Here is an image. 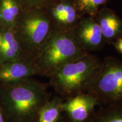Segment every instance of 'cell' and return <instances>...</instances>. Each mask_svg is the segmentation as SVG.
<instances>
[{"instance_id":"1","label":"cell","mask_w":122,"mask_h":122,"mask_svg":"<svg viewBox=\"0 0 122 122\" xmlns=\"http://www.w3.org/2000/svg\"><path fill=\"white\" fill-rule=\"evenodd\" d=\"M49 99L46 85L32 77L0 84V105L7 122H35Z\"/></svg>"},{"instance_id":"2","label":"cell","mask_w":122,"mask_h":122,"mask_svg":"<svg viewBox=\"0 0 122 122\" xmlns=\"http://www.w3.org/2000/svg\"><path fill=\"white\" fill-rule=\"evenodd\" d=\"M76 40L72 30H54L33 59L38 75L50 76L67 64L88 54Z\"/></svg>"},{"instance_id":"3","label":"cell","mask_w":122,"mask_h":122,"mask_svg":"<svg viewBox=\"0 0 122 122\" xmlns=\"http://www.w3.org/2000/svg\"><path fill=\"white\" fill-rule=\"evenodd\" d=\"M101 64L97 56L88 53L58 70L49 77V85L64 99L86 93L97 77Z\"/></svg>"},{"instance_id":"4","label":"cell","mask_w":122,"mask_h":122,"mask_svg":"<svg viewBox=\"0 0 122 122\" xmlns=\"http://www.w3.org/2000/svg\"><path fill=\"white\" fill-rule=\"evenodd\" d=\"M14 30L27 57L33 59L52 33V20L44 9L24 10Z\"/></svg>"},{"instance_id":"5","label":"cell","mask_w":122,"mask_h":122,"mask_svg":"<svg viewBox=\"0 0 122 122\" xmlns=\"http://www.w3.org/2000/svg\"><path fill=\"white\" fill-rule=\"evenodd\" d=\"M87 92L101 105L122 103V61L114 57L102 61L100 71Z\"/></svg>"},{"instance_id":"6","label":"cell","mask_w":122,"mask_h":122,"mask_svg":"<svg viewBox=\"0 0 122 122\" xmlns=\"http://www.w3.org/2000/svg\"><path fill=\"white\" fill-rule=\"evenodd\" d=\"M100 105L94 96L86 92L64 99L62 109L71 122H89Z\"/></svg>"},{"instance_id":"7","label":"cell","mask_w":122,"mask_h":122,"mask_svg":"<svg viewBox=\"0 0 122 122\" xmlns=\"http://www.w3.org/2000/svg\"><path fill=\"white\" fill-rule=\"evenodd\" d=\"M76 40L88 53L101 48L103 35L98 22L92 18L80 21L72 30Z\"/></svg>"},{"instance_id":"8","label":"cell","mask_w":122,"mask_h":122,"mask_svg":"<svg viewBox=\"0 0 122 122\" xmlns=\"http://www.w3.org/2000/svg\"><path fill=\"white\" fill-rule=\"evenodd\" d=\"M36 75L33 59L25 58L0 65V84L15 83Z\"/></svg>"},{"instance_id":"9","label":"cell","mask_w":122,"mask_h":122,"mask_svg":"<svg viewBox=\"0 0 122 122\" xmlns=\"http://www.w3.org/2000/svg\"><path fill=\"white\" fill-rule=\"evenodd\" d=\"M0 30L2 33V42L0 45V65L28 58L14 29L0 28Z\"/></svg>"},{"instance_id":"10","label":"cell","mask_w":122,"mask_h":122,"mask_svg":"<svg viewBox=\"0 0 122 122\" xmlns=\"http://www.w3.org/2000/svg\"><path fill=\"white\" fill-rule=\"evenodd\" d=\"M97 22L103 38L107 40H114L122 37V20L114 12L108 10L103 12Z\"/></svg>"},{"instance_id":"11","label":"cell","mask_w":122,"mask_h":122,"mask_svg":"<svg viewBox=\"0 0 122 122\" xmlns=\"http://www.w3.org/2000/svg\"><path fill=\"white\" fill-rule=\"evenodd\" d=\"M23 11L18 0H1L0 28H14Z\"/></svg>"},{"instance_id":"12","label":"cell","mask_w":122,"mask_h":122,"mask_svg":"<svg viewBox=\"0 0 122 122\" xmlns=\"http://www.w3.org/2000/svg\"><path fill=\"white\" fill-rule=\"evenodd\" d=\"M48 15L58 24L63 27H69L77 20V11L72 4L62 2L53 5L49 8Z\"/></svg>"},{"instance_id":"13","label":"cell","mask_w":122,"mask_h":122,"mask_svg":"<svg viewBox=\"0 0 122 122\" xmlns=\"http://www.w3.org/2000/svg\"><path fill=\"white\" fill-rule=\"evenodd\" d=\"M64 98L56 94L41 109L35 122H58L63 115L62 104Z\"/></svg>"},{"instance_id":"14","label":"cell","mask_w":122,"mask_h":122,"mask_svg":"<svg viewBox=\"0 0 122 122\" xmlns=\"http://www.w3.org/2000/svg\"><path fill=\"white\" fill-rule=\"evenodd\" d=\"M89 122H122V103L100 105Z\"/></svg>"},{"instance_id":"15","label":"cell","mask_w":122,"mask_h":122,"mask_svg":"<svg viewBox=\"0 0 122 122\" xmlns=\"http://www.w3.org/2000/svg\"><path fill=\"white\" fill-rule=\"evenodd\" d=\"M107 0H77V5L80 10L91 15H96L99 7Z\"/></svg>"},{"instance_id":"16","label":"cell","mask_w":122,"mask_h":122,"mask_svg":"<svg viewBox=\"0 0 122 122\" xmlns=\"http://www.w3.org/2000/svg\"><path fill=\"white\" fill-rule=\"evenodd\" d=\"M24 10L44 9L48 6L51 0H18Z\"/></svg>"},{"instance_id":"17","label":"cell","mask_w":122,"mask_h":122,"mask_svg":"<svg viewBox=\"0 0 122 122\" xmlns=\"http://www.w3.org/2000/svg\"><path fill=\"white\" fill-rule=\"evenodd\" d=\"M114 46L117 51L122 54V36L116 40L114 42Z\"/></svg>"},{"instance_id":"18","label":"cell","mask_w":122,"mask_h":122,"mask_svg":"<svg viewBox=\"0 0 122 122\" xmlns=\"http://www.w3.org/2000/svg\"><path fill=\"white\" fill-rule=\"evenodd\" d=\"M0 122H7L0 105Z\"/></svg>"},{"instance_id":"19","label":"cell","mask_w":122,"mask_h":122,"mask_svg":"<svg viewBox=\"0 0 122 122\" xmlns=\"http://www.w3.org/2000/svg\"><path fill=\"white\" fill-rule=\"evenodd\" d=\"M58 122H71L68 119V118L66 117L65 114H63V115H62V117H61V118L60 119V120H59Z\"/></svg>"},{"instance_id":"20","label":"cell","mask_w":122,"mask_h":122,"mask_svg":"<svg viewBox=\"0 0 122 122\" xmlns=\"http://www.w3.org/2000/svg\"><path fill=\"white\" fill-rule=\"evenodd\" d=\"M1 42H2V33H1V30H0V45H1Z\"/></svg>"},{"instance_id":"21","label":"cell","mask_w":122,"mask_h":122,"mask_svg":"<svg viewBox=\"0 0 122 122\" xmlns=\"http://www.w3.org/2000/svg\"><path fill=\"white\" fill-rule=\"evenodd\" d=\"M1 0H0V3H1Z\"/></svg>"}]
</instances>
